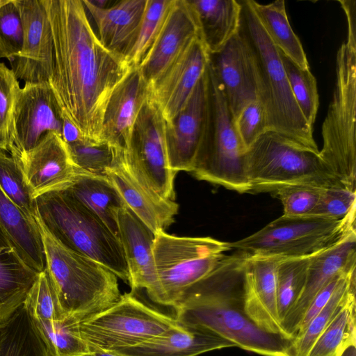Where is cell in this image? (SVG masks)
Masks as SVG:
<instances>
[{
  "mask_svg": "<svg viewBox=\"0 0 356 356\" xmlns=\"http://www.w3.org/2000/svg\"><path fill=\"white\" fill-rule=\"evenodd\" d=\"M53 38L48 82L63 116L81 138L103 141L104 112L116 87L133 66L99 41L82 0H42Z\"/></svg>",
  "mask_w": 356,
  "mask_h": 356,
  "instance_id": "1",
  "label": "cell"
},
{
  "mask_svg": "<svg viewBox=\"0 0 356 356\" xmlns=\"http://www.w3.org/2000/svg\"><path fill=\"white\" fill-rule=\"evenodd\" d=\"M246 259L239 251L225 254L211 272L184 292L174 316L183 325L209 331L245 350L291 356V341L260 329L244 311Z\"/></svg>",
  "mask_w": 356,
  "mask_h": 356,
  "instance_id": "2",
  "label": "cell"
},
{
  "mask_svg": "<svg viewBox=\"0 0 356 356\" xmlns=\"http://www.w3.org/2000/svg\"><path fill=\"white\" fill-rule=\"evenodd\" d=\"M46 268L65 317L81 321L118 302V277L97 261L63 245L45 227L37 213Z\"/></svg>",
  "mask_w": 356,
  "mask_h": 356,
  "instance_id": "3",
  "label": "cell"
},
{
  "mask_svg": "<svg viewBox=\"0 0 356 356\" xmlns=\"http://www.w3.org/2000/svg\"><path fill=\"white\" fill-rule=\"evenodd\" d=\"M35 204L40 219L59 242L129 282L128 266L120 239L95 214L65 191L38 197Z\"/></svg>",
  "mask_w": 356,
  "mask_h": 356,
  "instance_id": "4",
  "label": "cell"
},
{
  "mask_svg": "<svg viewBox=\"0 0 356 356\" xmlns=\"http://www.w3.org/2000/svg\"><path fill=\"white\" fill-rule=\"evenodd\" d=\"M251 193H273L286 186L342 185L321 158L310 148L285 135L268 130L246 152Z\"/></svg>",
  "mask_w": 356,
  "mask_h": 356,
  "instance_id": "5",
  "label": "cell"
},
{
  "mask_svg": "<svg viewBox=\"0 0 356 356\" xmlns=\"http://www.w3.org/2000/svg\"><path fill=\"white\" fill-rule=\"evenodd\" d=\"M240 2L241 28L254 48L259 64L261 100L266 108L268 130L318 149L313 128L305 120L291 92L279 49L264 29L250 0Z\"/></svg>",
  "mask_w": 356,
  "mask_h": 356,
  "instance_id": "6",
  "label": "cell"
},
{
  "mask_svg": "<svg viewBox=\"0 0 356 356\" xmlns=\"http://www.w3.org/2000/svg\"><path fill=\"white\" fill-rule=\"evenodd\" d=\"M207 70L209 127L190 172L199 180L241 193H251L247 169V150L238 137L234 120L210 60Z\"/></svg>",
  "mask_w": 356,
  "mask_h": 356,
  "instance_id": "7",
  "label": "cell"
},
{
  "mask_svg": "<svg viewBox=\"0 0 356 356\" xmlns=\"http://www.w3.org/2000/svg\"><path fill=\"white\" fill-rule=\"evenodd\" d=\"M335 70L319 154L337 180L356 191V49L343 43L337 53Z\"/></svg>",
  "mask_w": 356,
  "mask_h": 356,
  "instance_id": "8",
  "label": "cell"
},
{
  "mask_svg": "<svg viewBox=\"0 0 356 356\" xmlns=\"http://www.w3.org/2000/svg\"><path fill=\"white\" fill-rule=\"evenodd\" d=\"M354 207L344 218L332 220L315 216L282 215L257 232L229 242L230 249L250 256L301 257L312 255L355 229Z\"/></svg>",
  "mask_w": 356,
  "mask_h": 356,
  "instance_id": "9",
  "label": "cell"
},
{
  "mask_svg": "<svg viewBox=\"0 0 356 356\" xmlns=\"http://www.w3.org/2000/svg\"><path fill=\"white\" fill-rule=\"evenodd\" d=\"M229 242L211 237L155 234L153 254L160 289L159 305L177 306L184 292L204 278L230 250Z\"/></svg>",
  "mask_w": 356,
  "mask_h": 356,
  "instance_id": "10",
  "label": "cell"
},
{
  "mask_svg": "<svg viewBox=\"0 0 356 356\" xmlns=\"http://www.w3.org/2000/svg\"><path fill=\"white\" fill-rule=\"evenodd\" d=\"M180 323L130 292L105 310L79 321L80 336L90 352L112 351L138 345Z\"/></svg>",
  "mask_w": 356,
  "mask_h": 356,
  "instance_id": "11",
  "label": "cell"
},
{
  "mask_svg": "<svg viewBox=\"0 0 356 356\" xmlns=\"http://www.w3.org/2000/svg\"><path fill=\"white\" fill-rule=\"evenodd\" d=\"M124 159L133 175L143 185L163 199L175 200L177 173L169 165L165 122L149 95L135 121Z\"/></svg>",
  "mask_w": 356,
  "mask_h": 356,
  "instance_id": "12",
  "label": "cell"
},
{
  "mask_svg": "<svg viewBox=\"0 0 356 356\" xmlns=\"http://www.w3.org/2000/svg\"><path fill=\"white\" fill-rule=\"evenodd\" d=\"M210 64L234 119L250 102L261 99V84L254 48L241 28L215 54Z\"/></svg>",
  "mask_w": 356,
  "mask_h": 356,
  "instance_id": "13",
  "label": "cell"
},
{
  "mask_svg": "<svg viewBox=\"0 0 356 356\" xmlns=\"http://www.w3.org/2000/svg\"><path fill=\"white\" fill-rule=\"evenodd\" d=\"M9 154L18 164L33 200L67 190L84 172L74 165L66 143L55 132L47 133L29 150L12 148Z\"/></svg>",
  "mask_w": 356,
  "mask_h": 356,
  "instance_id": "14",
  "label": "cell"
},
{
  "mask_svg": "<svg viewBox=\"0 0 356 356\" xmlns=\"http://www.w3.org/2000/svg\"><path fill=\"white\" fill-rule=\"evenodd\" d=\"M208 67V66H207ZM210 98L207 68L185 106L165 123V141L170 169L191 172L209 127Z\"/></svg>",
  "mask_w": 356,
  "mask_h": 356,
  "instance_id": "15",
  "label": "cell"
},
{
  "mask_svg": "<svg viewBox=\"0 0 356 356\" xmlns=\"http://www.w3.org/2000/svg\"><path fill=\"white\" fill-rule=\"evenodd\" d=\"M23 27L19 53L10 62L19 81H48L53 67V38L42 0H15Z\"/></svg>",
  "mask_w": 356,
  "mask_h": 356,
  "instance_id": "16",
  "label": "cell"
},
{
  "mask_svg": "<svg viewBox=\"0 0 356 356\" xmlns=\"http://www.w3.org/2000/svg\"><path fill=\"white\" fill-rule=\"evenodd\" d=\"M63 124L61 110L48 81L25 83L20 88L13 114L12 148L29 150L49 132L62 138Z\"/></svg>",
  "mask_w": 356,
  "mask_h": 356,
  "instance_id": "17",
  "label": "cell"
},
{
  "mask_svg": "<svg viewBox=\"0 0 356 356\" xmlns=\"http://www.w3.org/2000/svg\"><path fill=\"white\" fill-rule=\"evenodd\" d=\"M210 60L200 36L194 38L150 89L165 123L185 106Z\"/></svg>",
  "mask_w": 356,
  "mask_h": 356,
  "instance_id": "18",
  "label": "cell"
},
{
  "mask_svg": "<svg viewBox=\"0 0 356 356\" xmlns=\"http://www.w3.org/2000/svg\"><path fill=\"white\" fill-rule=\"evenodd\" d=\"M198 36L197 19L189 1L172 0L155 40L138 65L150 89Z\"/></svg>",
  "mask_w": 356,
  "mask_h": 356,
  "instance_id": "19",
  "label": "cell"
},
{
  "mask_svg": "<svg viewBox=\"0 0 356 356\" xmlns=\"http://www.w3.org/2000/svg\"><path fill=\"white\" fill-rule=\"evenodd\" d=\"M356 268V229H353L311 259L305 288L282 322L292 341L298 327L316 295L335 276Z\"/></svg>",
  "mask_w": 356,
  "mask_h": 356,
  "instance_id": "20",
  "label": "cell"
},
{
  "mask_svg": "<svg viewBox=\"0 0 356 356\" xmlns=\"http://www.w3.org/2000/svg\"><path fill=\"white\" fill-rule=\"evenodd\" d=\"M282 258L247 254L244 311L260 329L291 341L277 308V270Z\"/></svg>",
  "mask_w": 356,
  "mask_h": 356,
  "instance_id": "21",
  "label": "cell"
},
{
  "mask_svg": "<svg viewBox=\"0 0 356 356\" xmlns=\"http://www.w3.org/2000/svg\"><path fill=\"white\" fill-rule=\"evenodd\" d=\"M118 227L128 266L131 292L145 289L149 298L159 305L160 289L153 254L155 234L127 206L118 213Z\"/></svg>",
  "mask_w": 356,
  "mask_h": 356,
  "instance_id": "22",
  "label": "cell"
},
{
  "mask_svg": "<svg viewBox=\"0 0 356 356\" xmlns=\"http://www.w3.org/2000/svg\"><path fill=\"white\" fill-rule=\"evenodd\" d=\"M107 177L126 206L154 234L165 231L175 220L179 205L165 200L143 185L131 172L124 149L115 148L114 161Z\"/></svg>",
  "mask_w": 356,
  "mask_h": 356,
  "instance_id": "23",
  "label": "cell"
},
{
  "mask_svg": "<svg viewBox=\"0 0 356 356\" xmlns=\"http://www.w3.org/2000/svg\"><path fill=\"white\" fill-rule=\"evenodd\" d=\"M149 93L139 67H133L109 98L103 120L104 141L114 148H127L135 121Z\"/></svg>",
  "mask_w": 356,
  "mask_h": 356,
  "instance_id": "24",
  "label": "cell"
},
{
  "mask_svg": "<svg viewBox=\"0 0 356 356\" xmlns=\"http://www.w3.org/2000/svg\"><path fill=\"white\" fill-rule=\"evenodd\" d=\"M82 1L95 22L101 43L126 57L137 35L147 0L118 1L104 8L89 0Z\"/></svg>",
  "mask_w": 356,
  "mask_h": 356,
  "instance_id": "25",
  "label": "cell"
},
{
  "mask_svg": "<svg viewBox=\"0 0 356 356\" xmlns=\"http://www.w3.org/2000/svg\"><path fill=\"white\" fill-rule=\"evenodd\" d=\"M229 347L235 346L209 331L180 323L148 341L110 352L122 356H197Z\"/></svg>",
  "mask_w": 356,
  "mask_h": 356,
  "instance_id": "26",
  "label": "cell"
},
{
  "mask_svg": "<svg viewBox=\"0 0 356 356\" xmlns=\"http://www.w3.org/2000/svg\"><path fill=\"white\" fill-rule=\"evenodd\" d=\"M38 273L23 259L0 223V324L22 306Z\"/></svg>",
  "mask_w": 356,
  "mask_h": 356,
  "instance_id": "27",
  "label": "cell"
},
{
  "mask_svg": "<svg viewBox=\"0 0 356 356\" xmlns=\"http://www.w3.org/2000/svg\"><path fill=\"white\" fill-rule=\"evenodd\" d=\"M200 37L210 55L219 52L241 29L242 6L236 0H188Z\"/></svg>",
  "mask_w": 356,
  "mask_h": 356,
  "instance_id": "28",
  "label": "cell"
},
{
  "mask_svg": "<svg viewBox=\"0 0 356 356\" xmlns=\"http://www.w3.org/2000/svg\"><path fill=\"white\" fill-rule=\"evenodd\" d=\"M65 191L95 214L119 238L118 215L126 204L107 177L81 172Z\"/></svg>",
  "mask_w": 356,
  "mask_h": 356,
  "instance_id": "29",
  "label": "cell"
},
{
  "mask_svg": "<svg viewBox=\"0 0 356 356\" xmlns=\"http://www.w3.org/2000/svg\"><path fill=\"white\" fill-rule=\"evenodd\" d=\"M0 223L7 231L23 259L37 272L46 268L41 235L36 223L28 219L0 189Z\"/></svg>",
  "mask_w": 356,
  "mask_h": 356,
  "instance_id": "30",
  "label": "cell"
},
{
  "mask_svg": "<svg viewBox=\"0 0 356 356\" xmlns=\"http://www.w3.org/2000/svg\"><path fill=\"white\" fill-rule=\"evenodd\" d=\"M264 29L274 45L302 69H309L301 42L293 32L286 15L285 2L268 4L250 0Z\"/></svg>",
  "mask_w": 356,
  "mask_h": 356,
  "instance_id": "31",
  "label": "cell"
},
{
  "mask_svg": "<svg viewBox=\"0 0 356 356\" xmlns=\"http://www.w3.org/2000/svg\"><path fill=\"white\" fill-rule=\"evenodd\" d=\"M0 356H51L23 305L0 324Z\"/></svg>",
  "mask_w": 356,
  "mask_h": 356,
  "instance_id": "32",
  "label": "cell"
},
{
  "mask_svg": "<svg viewBox=\"0 0 356 356\" xmlns=\"http://www.w3.org/2000/svg\"><path fill=\"white\" fill-rule=\"evenodd\" d=\"M356 269L347 273L325 307L291 341V356H307L314 342L338 312L355 296Z\"/></svg>",
  "mask_w": 356,
  "mask_h": 356,
  "instance_id": "33",
  "label": "cell"
},
{
  "mask_svg": "<svg viewBox=\"0 0 356 356\" xmlns=\"http://www.w3.org/2000/svg\"><path fill=\"white\" fill-rule=\"evenodd\" d=\"M32 319L51 356H86L90 353L80 336L77 319L70 316L58 321Z\"/></svg>",
  "mask_w": 356,
  "mask_h": 356,
  "instance_id": "34",
  "label": "cell"
},
{
  "mask_svg": "<svg viewBox=\"0 0 356 356\" xmlns=\"http://www.w3.org/2000/svg\"><path fill=\"white\" fill-rule=\"evenodd\" d=\"M356 344V299L352 297L317 338L307 356H341Z\"/></svg>",
  "mask_w": 356,
  "mask_h": 356,
  "instance_id": "35",
  "label": "cell"
},
{
  "mask_svg": "<svg viewBox=\"0 0 356 356\" xmlns=\"http://www.w3.org/2000/svg\"><path fill=\"white\" fill-rule=\"evenodd\" d=\"M314 254L284 257L278 264L277 296L278 313L282 325L303 291L309 265Z\"/></svg>",
  "mask_w": 356,
  "mask_h": 356,
  "instance_id": "36",
  "label": "cell"
},
{
  "mask_svg": "<svg viewBox=\"0 0 356 356\" xmlns=\"http://www.w3.org/2000/svg\"><path fill=\"white\" fill-rule=\"evenodd\" d=\"M279 51L296 102L307 122L313 128L319 106L316 79L309 69L300 68L281 51Z\"/></svg>",
  "mask_w": 356,
  "mask_h": 356,
  "instance_id": "37",
  "label": "cell"
},
{
  "mask_svg": "<svg viewBox=\"0 0 356 356\" xmlns=\"http://www.w3.org/2000/svg\"><path fill=\"white\" fill-rule=\"evenodd\" d=\"M0 189L28 219L35 221V200L31 197L15 159L3 150H0Z\"/></svg>",
  "mask_w": 356,
  "mask_h": 356,
  "instance_id": "38",
  "label": "cell"
},
{
  "mask_svg": "<svg viewBox=\"0 0 356 356\" xmlns=\"http://www.w3.org/2000/svg\"><path fill=\"white\" fill-rule=\"evenodd\" d=\"M67 145L77 168L86 173L107 177L115 154V148L109 143L81 138Z\"/></svg>",
  "mask_w": 356,
  "mask_h": 356,
  "instance_id": "39",
  "label": "cell"
},
{
  "mask_svg": "<svg viewBox=\"0 0 356 356\" xmlns=\"http://www.w3.org/2000/svg\"><path fill=\"white\" fill-rule=\"evenodd\" d=\"M172 0H147L136 39L126 58L138 66L155 40Z\"/></svg>",
  "mask_w": 356,
  "mask_h": 356,
  "instance_id": "40",
  "label": "cell"
},
{
  "mask_svg": "<svg viewBox=\"0 0 356 356\" xmlns=\"http://www.w3.org/2000/svg\"><path fill=\"white\" fill-rule=\"evenodd\" d=\"M22 305L34 319L58 321L65 318L46 269L38 273Z\"/></svg>",
  "mask_w": 356,
  "mask_h": 356,
  "instance_id": "41",
  "label": "cell"
},
{
  "mask_svg": "<svg viewBox=\"0 0 356 356\" xmlns=\"http://www.w3.org/2000/svg\"><path fill=\"white\" fill-rule=\"evenodd\" d=\"M20 88L11 68L0 62V150L8 153L13 146V114Z\"/></svg>",
  "mask_w": 356,
  "mask_h": 356,
  "instance_id": "42",
  "label": "cell"
},
{
  "mask_svg": "<svg viewBox=\"0 0 356 356\" xmlns=\"http://www.w3.org/2000/svg\"><path fill=\"white\" fill-rule=\"evenodd\" d=\"M325 188L312 185H293L272 193L282 202L284 216H307L319 202Z\"/></svg>",
  "mask_w": 356,
  "mask_h": 356,
  "instance_id": "43",
  "label": "cell"
},
{
  "mask_svg": "<svg viewBox=\"0 0 356 356\" xmlns=\"http://www.w3.org/2000/svg\"><path fill=\"white\" fill-rule=\"evenodd\" d=\"M234 127L243 147L251 145L268 131L265 106L260 99L246 105L234 119Z\"/></svg>",
  "mask_w": 356,
  "mask_h": 356,
  "instance_id": "44",
  "label": "cell"
},
{
  "mask_svg": "<svg viewBox=\"0 0 356 356\" xmlns=\"http://www.w3.org/2000/svg\"><path fill=\"white\" fill-rule=\"evenodd\" d=\"M356 207V191L343 185L325 188L311 216L332 220L344 218Z\"/></svg>",
  "mask_w": 356,
  "mask_h": 356,
  "instance_id": "45",
  "label": "cell"
},
{
  "mask_svg": "<svg viewBox=\"0 0 356 356\" xmlns=\"http://www.w3.org/2000/svg\"><path fill=\"white\" fill-rule=\"evenodd\" d=\"M23 42V27L15 0L0 8V44L7 60L12 62L19 53Z\"/></svg>",
  "mask_w": 356,
  "mask_h": 356,
  "instance_id": "46",
  "label": "cell"
},
{
  "mask_svg": "<svg viewBox=\"0 0 356 356\" xmlns=\"http://www.w3.org/2000/svg\"><path fill=\"white\" fill-rule=\"evenodd\" d=\"M356 269V268H355ZM348 272L337 275L332 278L314 298L304 314L297 330L296 335L300 333L312 321V319L325 307L337 286ZM296 337V336H295Z\"/></svg>",
  "mask_w": 356,
  "mask_h": 356,
  "instance_id": "47",
  "label": "cell"
},
{
  "mask_svg": "<svg viewBox=\"0 0 356 356\" xmlns=\"http://www.w3.org/2000/svg\"><path fill=\"white\" fill-rule=\"evenodd\" d=\"M339 3L347 19V40L345 43L350 48L356 49V1L340 0Z\"/></svg>",
  "mask_w": 356,
  "mask_h": 356,
  "instance_id": "48",
  "label": "cell"
},
{
  "mask_svg": "<svg viewBox=\"0 0 356 356\" xmlns=\"http://www.w3.org/2000/svg\"><path fill=\"white\" fill-rule=\"evenodd\" d=\"M86 356H122L113 352L110 351H93L90 352Z\"/></svg>",
  "mask_w": 356,
  "mask_h": 356,
  "instance_id": "49",
  "label": "cell"
},
{
  "mask_svg": "<svg viewBox=\"0 0 356 356\" xmlns=\"http://www.w3.org/2000/svg\"><path fill=\"white\" fill-rule=\"evenodd\" d=\"M341 356H356V344H352L347 347Z\"/></svg>",
  "mask_w": 356,
  "mask_h": 356,
  "instance_id": "50",
  "label": "cell"
},
{
  "mask_svg": "<svg viewBox=\"0 0 356 356\" xmlns=\"http://www.w3.org/2000/svg\"><path fill=\"white\" fill-rule=\"evenodd\" d=\"M1 58L7 59V56H6V54L3 48L2 47L1 44H0V59H1Z\"/></svg>",
  "mask_w": 356,
  "mask_h": 356,
  "instance_id": "51",
  "label": "cell"
},
{
  "mask_svg": "<svg viewBox=\"0 0 356 356\" xmlns=\"http://www.w3.org/2000/svg\"><path fill=\"white\" fill-rule=\"evenodd\" d=\"M10 0H0V8L7 4Z\"/></svg>",
  "mask_w": 356,
  "mask_h": 356,
  "instance_id": "52",
  "label": "cell"
}]
</instances>
